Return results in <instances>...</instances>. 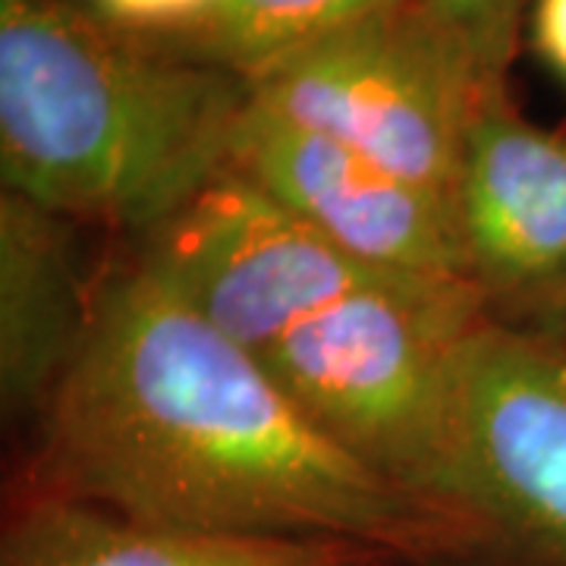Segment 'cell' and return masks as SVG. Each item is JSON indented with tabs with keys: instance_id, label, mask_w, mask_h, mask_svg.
I'll use <instances>...</instances> for the list:
<instances>
[{
	"instance_id": "1",
	"label": "cell",
	"mask_w": 566,
	"mask_h": 566,
	"mask_svg": "<svg viewBox=\"0 0 566 566\" xmlns=\"http://www.w3.org/2000/svg\"><path fill=\"white\" fill-rule=\"evenodd\" d=\"M39 457L35 491L158 526L324 538L409 564L479 554L457 516L349 457L262 356L133 262L98 277Z\"/></svg>"
},
{
	"instance_id": "2",
	"label": "cell",
	"mask_w": 566,
	"mask_h": 566,
	"mask_svg": "<svg viewBox=\"0 0 566 566\" xmlns=\"http://www.w3.org/2000/svg\"><path fill=\"white\" fill-rule=\"evenodd\" d=\"M240 76L126 35L76 0H0L3 189L129 237L227 167Z\"/></svg>"
},
{
	"instance_id": "3",
	"label": "cell",
	"mask_w": 566,
	"mask_h": 566,
	"mask_svg": "<svg viewBox=\"0 0 566 566\" xmlns=\"http://www.w3.org/2000/svg\"><path fill=\"white\" fill-rule=\"evenodd\" d=\"M485 322L463 281L381 277L308 315L262 359L331 441L438 506L457 368Z\"/></svg>"
},
{
	"instance_id": "4",
	"label": "cell",
	"mask_w": 566,
	"mask_h": 566,
	"mask_svg": "<svg viewBox=\"0 0 566 566\" xmlns=\"http://www.w3.org/2000/svg\"><path fill=\"white\" fill-rule=\"evenodd\" d=\"M494 85L419 0H397L249 82V104L453 205Z\"/></svg>"
},
{
	"instance_id": "5",
	"label": "cell",
	"mask_w": 566,
	"mask_h": 566,
	"mask_svg": "<svg viewBox=\"0 0 566 566\" xmlns=\"http://www.w3.org/2000/svg\"><path fill=\"white\" fill-rule=\"evenodd\" d=\"M434 501L504 566H566V346L485 322L457 368Z\"/></svg>"
},
{
	"instance_id": "6",
	"label": "cell",
	"mask_w": 566,
	"mask_h": 566,
	"mask_svg": "<svg viewBox=\"0 0 566 566\" xmlns=\"http://www.w3.org/2000/svg\"><path fill=\"white\" fill-rule=\"evenodd\" d=\"M129 262L255 356L308 315L385 277L349 262L233 167L136 233Z\"/></svg>"
},
{
	"instance_id": "7",
	"label": "cell",
	"mask_w": 566,
	"mask_h": 566,
	"mask_svg": "<svg viewBox=\"0 0 566 566\" xmlns=\"http://www.w3.org/2000/svg\"><path fill=\"white\" fill-rule=\"evenodd\" d=\"M460 274L488 322L566 346V133L494 92L453 192Z\"/></svg>"
},
{
	"instance_id": "8",
	"label": "cell",
	"mask_w": 566,
	"mask_h": 566,
	"mask_svg": "<svg viewBox=\"0 0 566 566\" xmlns=\"http://www.w3.org/2000/svg\"><path fill=\"white\" fill-rule=\"evenodd\" d=\"M227 167L262 186L365 271L463 281L453 205L337 142L249 104L230 142Z\"/></svg>"
},
{
	"instance_id": "9",
	"label": "cell",
	"mask_w": 566,
	"mask_h": 566,
	"mask_svg": "<svg viewBox=\"0 0 566 566\" xmlns=\"http://www.w3.org/2000/svg\"><path fill=\"white\" fill-rule=\"evenodd\" d=\"M80 223L0 196V400L10 419L39 416L76 359L95 286L82 268Z\"/></svg>"
},
{
	"instance_id": "10",
	"label": "cell",
	"mask_w": 566,
	"mask_h": 566,
	"mask_svg": "<svg viewBox=\"0 0 566 566\" xmlns=\"http://www.w3.org/2000/svg\"><path fill=\"white\" fill-rule=\"evenodd\" d=\"M387 557L324 538H259L158 526L111 506L35 491L10 510L0 566H378Z\"/></svg>"
},
{
	"instance_id": "11",
	"label": "cell",
	"mask_w": 566,
	"mask_h": 566,
	"mask_svg": "<svg viewBox=\"0 0 566 566\" xmlns=\"http://www.w3.org/2000/svg\"><path fill=\"white\" fill-rule=\"evenodd\" d=\"M387 3L397 0H214L196 29L174 41V51L249 85Z\"/></svg>"
},
{
	"instance_id": "12",
	"label": "cell",
	"mask_w": 566,
	"mask_h": 566,
	"mask_svg": "<svg viewBox=\"0 0 566 566\" xmlns=\"http://www.w3.org/2000/svg\"><path fill=\"white\" fill-rule=\"evenodd\" d=\"M494 85H506L523 20L535 0H419Z\"/></svg>"
},
{
	"instance_id": "13",
	"label": "cell",
	"mask_w": 566,
	"mask_h": 566,
	"mask_svg": "<svg viewBox=\"0 0 566 566\" xmlns=\"http://www.w3.org/2000/svg\"><path fill=\"white\" fill-rule=\"evenodd\" d=\"M107 25L145 41H177L208 17L214 0H85Z\"/></svg>"
},
{
	"instance_id": "14",
	"label": "cell",
	"mask_w": 566,
	"mask_h": 566,
	"mask_svg": "<svg viewBox=\"0 0 566 566\" xmlns=\"http://www.w3.org/2000/svg\"><path fill=\"white\" fill-rule=\"evenodd\" d=\"M532 44L538 57L566 82V0L532 3Z\"/></svg>"
}]
</instances>
